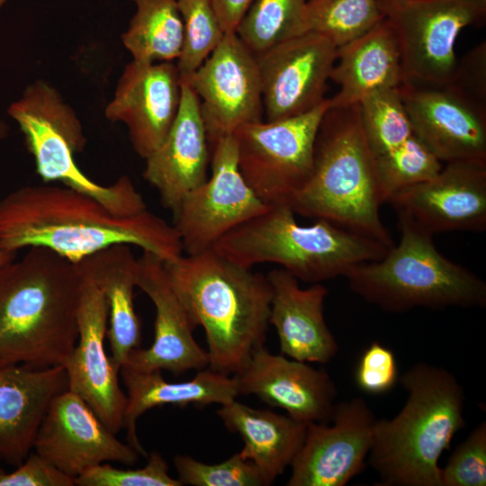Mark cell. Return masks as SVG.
Segmentation results:
<instances>
[{
	"label": "cell",
	"instance_id": "ab89813d",
	"mask_svg": "<svg viewBox=\"0 0 486 486\" xmlns=\"http://www.w3.org/2000/svg\"><path fill=\"white\" fill-rule=\"evenodd\" d=\"M75 478L63 472L37 453L31 454L10 473L0 478V486H73Z\"/></svg>",
	"mask_w": 486,
	"mask_h": 486
},
{
	"label": "cell",
	"instance_id": "f546056e",
	"mask_svg": "<svg viewBox=\"0 0 486 486\" xmlns=\"http://www.w3.org/2000/svg\"><path fill=\"white\" fill-rule=\"evenodd\" d=\"M383 19L377 0H310L302 15V33H319L339 48Z\"/></svg>",
	"mask_w": 486,
	"mask_h": 486
},
{
	"label": "cell",
	"instance_id": "60d3db41",
	"mask_svg": "<svg viewBox=\"0 0 486 486\" xmlns=\"http://www.w3.org/2000/svg\"><path fill=\"white\" fill-rule=\"evenodd\" d=\"M255 0H212L213 9L226 33H233Z\"/></svg>",
	"mask_w": 486,
	"mask_h": 486
},
{
	"label": "cell",
	"instance_id": "1f68e13d",
	"mask_svg": "<svg viewBox=\"0 0 486 486\" xmlns=\"http://www.w3.org/2000/svg\"><path fill=\"white\" fill-rule=\"evenodd\" d=\"M310 0H255L236 33L254 53L302 33V15Z\"/></svg>",
	"mask_w": 486,
	"mask_h": 486
},
{
	"label": "cell",
	"instance_id": "e575fe53",
	"mask_svg": "<svg viewBox=\"0 0 486 486\" xmlns=\"http://www.w3.org/2000/svg\"><path fill=\"white\" fill-rule=\"evenodd\" d=\"M174 465L183 485L192 486H268L257 467L236 453L216 464H203L189 455L176 454Z\"/></svg>",
	"mask_w": 486,
	"mask_h": 486
},
{
	"label": "cell",
	"instance_id": "44dd1931",
	"mask_svg": "<svg viewBox=\"0 0 486 486\" xmlns=\"http://www.w3.org/2000/svg\"><path fill=\"white\" fill-rule=\"evenodd\" d=\"M239 395H254L302 423H329L337 404V387L323 369H316L266 346L256 349L237 374Z\"/></svg>",
	"mask_w": 486,
	"mask_h": 486
},
{
	"label": "cell",
	"instance_id": "7bdbcfd3",
	"mask_svg": "<svg viewBox=\"0 0 486 486\" xmlns=\"http://www.w3.org/2000/svg\"><path fill=\"white\" fill-rule=\"evenodd\" d=\"M8 134L7 124L0 119V140L4 139Z\"/></svg>",
	"mask_w": 486,
	"mask_h": 486
},
{
	"label": "cell",
	"instance_id": "7c38bea8",
	"mask_svg": "<svg viewBox=\"0 0 486 486\" xmlns=\"http://www.w3.org/2000/svg\"><path fill=\"white\" fill-rule=\"evenodd\" d=\"M196 94L210 145L241 125L264 121L256 55L236 32L221 42L186 80Z\"/></svg>",
	"mask_w": 486,
	"mask_h": 486
},
{
	"label": "cell",
	"instance_id": "d590c367",
	"mask_svg": "<svg viewBox=\"0 0 486 486\" xmlns=\"http://www.w3.org/2000/svg\"><path fill=\"white\" fill-rule=\"evenodd\" d=\"M146 465L139 469H118L108 464L95 465L75 478L79 486H182L168 474V465L158 452L148 454Z\"/></svg>",
	"mask_w": 486,
	"mask_h": 486
},
{
	"label": "cell",
	"instance_id": "cb8c5ba5",
	"mask_svg": "<svg viewBox=\"0 0 486 486\" xmlns=\"http://www.w3.org/2000/svg\"><path fill=\"white\" fill-rule=\"evenodd\" d=\"M66 390L62 365L0 368V460L17 467L27 458L50 401Z\"/></svg>",
	"mask_w": 486,
	"mask_h": 486
},
{
	"label": "cell",
	"instance_id": "484cf974",
	"mask_svg": "<svg viewBox=\"0 0 486 486\" xmlns=\"http://www.w3.org/2000/svg\"><path fill=\"white\" fill-rule=\"evenodd\" d=\"M120 373L127 390V402L123 413V427L128 444L147 457L137 435L138 418L154 407L173 405L202 408L211 404H228L239 395L234 376L219 373L209 367L199 370L189 381L168 382L161 371L140 372L126 366Z\"/></svg>",
	"mask_w": 486,
	"mask_h": 486
},
{
	"label": "cell",
	"instance_id": "f1b7e54d",
	"mask_svg": "<svg viewBox=\"0 0 486 486\" xmlns=\"http://www.w3.org/2000/svg\"><path fill=\"white\" fill-rule=\"evenodd\" d=\"M137 11L122 35L138 63L173 62L180 55L183 21L177 0H131Z\"/></svg>",
	"mask_w": 486,
	"mask_h": 486
},
{
	"label": "cell",
	"instance_id": "4dcf8cb0",
	"mask_svg": "<svg viewBox=\"0 0 486 486\" xmlns=\"http://www.w3.org/2000/svg\"><path fill=\"white\" fill-rule=\"evenodd\" d=\"M358 105L374 162L394 155L415 136L399 87L374 94Z\"/></svg>",
	"mask_w": 486,
	"mask_h": 486
},
{
	"label": "cell",
	"instance_id": "f6af8a7d",
	"mask_svg": "<svg viewBox=\"0 0 486 486\" xmlns=\"http://www.w3.org/2000/svg\"><path fill=\"white\" fill-rule=\"evenodd\" d=\"M5 473V472L0 467V478Z\"/></svg>",
	"mask_w": 486,
	"mask_h": 486
},
{
	"label": "cell",
	"instance_id": "6da1fadb",
	"mask_svg": "<svg viewBox=\"0 0 486 486\" xmlns=\"http://www.w3.org/2000/svg\"><path fill=\"white\" fill-rule=\"evenodd\" d=\"M115 244L134 245L164 262L183 255L173 225L148 209L119 216L66 186L21 187L0 200V248H49L72 263Z\"/></svg>",
	"mask_w": 486,
	"mask_h": 486
},
{
	"label": "cell",
	"instance_id": "5bb4252c",
	"mask_svg": "<svg viewBox=\"0 0 486 486\" xmlns=\"http://www.w3.org/2000/svg\"><path fill=\"white\" fill-rule=\"evenodd\" d=\"M377 418L360 397L337 403L329 423L307 424L287 486H345L366 465Z\"/></svg>",
	"mask_w": 486,
	"mask_h": 486
},
{
	"label": "cell",
	"instance_id": "277c9868",
	"mask_svg": "<svg viewBox=\"0 0 486 486\" xmlns=\"http://www.w3.org/2000/svg\"><path fill=\"white\" fill-rule=\"evenodd\" d=\"M399 382L406 402L392 418L376 420L367 461L380 486H441L439 458L465 426L464 388L451 372L425 362Z\"/></svg>",
	"mask_w": 486,
	"mask_h": 486
},
{
	"label": "cell",
	"instance_id": "e0dca14e",
	"mask_svg": "<svg viewBox=\"0 0 486 486\" xmlns=\"http://www.w3.org/2000/svg\"><path fill=\"white\" fill-rule=\"evenodd\" d=\"M33 448L73 478L104 462L133 465L140 456L130 445L117 439L88 404L69 390L50 401Z\"/></svg>",
	"mask_w": 486,
	"mask_h": 486
},
{
	"label": "cell",
	"instance_id": "4fadbf2b",
	"mask_svg": "<svg viewBox=\"0 0 486 486\" xmlns=\"http://www.w3.org/2000/svg\"><path fill=\"white\" fill-rule=\"evenodd\" d=\"M337 49L326 37L307 32L255 54L264 121L302 114L324 102Z\"/></svg>",
	"mask_w": 486,
	"mask_h": 486
},
{
	"label": "cell",
	"instance_id": "7402d4cb",
	"mask_svg": "<svg viewBox=\"0 0 486 486\" xmlns=\"http://www.w3.org/2000/svg\"><path fill=\"white\" fill-rule=\"evenodd\" d=\"M211 158L199 100L182 82L176 120L160 146L145 159L143 177L158 191L163 207L174 211L189 192L207 180Z\"/></svg>",
	"mask_w": 486,
	"mask_h": 486
},
{
	"label": "cell",
	"instance_id": "7a4b0ae2",
	"mask_svg": "<svg viewBox=\"0 0 486 486\" xmlns=\"http://www.w3.org/2000/svg\"><path fill=\"white\" fill-rule=\"evenodd\" d=\"M77 264L32 247L0 268V368L63 365L78 338Z\"/></svg>",
	"mask_w": 486,
	"mask_h": 486
},
{
	"label": "cell",
	"instance_id": "ac0fdd59",
	"mask_svg": "<svg viewBox=\"0 0 486 486\" xmlns=\"http://www.w3.org/2000/svg\"><path fill=\"white\" fill-rule=\"evenodd\" d=\"M431 234L486 230V165L449 162L433 177L396 192L388 200Z\"/></svg>",
	"mask_w": 486,
	"mask_h": 486
},
{
	"label": "cell",
	"instance_id": "3957f363",
	"mask_svg": "<svg viewBox=\"0 0 486 486\" xmlns=\"http://www.w3.org/2000/svg\"><path fill=\"white\" fill-rule=\"evenodd\" d=\"M168 279L208 346L209 368L235 374L265 346L272 288L267 276L213 248L164 262Z\"/></svg>",
	"mask_w": 486,
	"mask_h": 486
},
{
	"label": "cell",
	"instance_id": "52a82bcc",
	"mask_svg": "<svg viewBox=\"0 0 486 486\" xmlns=\"http://www.w3.org/2000/svg\"><path fill=\"white\" fill-rule=\"evenodd\" d=\"M400 241L380 259L352 267L344 277L363 300L391 313L414 308H483L486 283L445 256L433 234L398 215Z\"/></svg>",
	"mask_w": 486,
	"mask_h": 486
},
{
	"label": "cell",
	"instance_id": "2e32d148",
	"mask_svg": "<svg viewBox=\"0 0 486 486\" xmlns=\"http://www.w3.org/2000/svg\"><path fill=\"white\" fill-rule=\"evenodd\" d=\"M79 270L83 284L77 310L78 338L62 366L67 374L68 390L82 398L116 435L123 427L127 395L119 385L120 368L104 349L108 305L95 283L80 267Z\"/></svg>",
	"mask_w": 486,
	"mask_h": 486
},
{
	"label": "cell",
	"instance_id": "ffe728a7",
	"mask_svg": "<svg viewBox=\"0 0 486 486\" xmlns=\"http://www.w3.org/2000/svg\"><path fill=\"white\" fill-rule=\"evenodd\" d=\"M182 81L173 62L126 65L105 109L106 118L123 122L134 151L148 158L163 142L177 115Z\"/></svg>",
	"mask_w": 486,
	"mask_h": 486
},
{
	"label": "cell",
	"instance_id": "d4e9b609",
	"mask_svg": "<svg viewBox=\"0 0 486 486\" xmlns=\"http://www.w3.org/2000/svg\"><path fill=\"white\" fill-rule=\"evenodd\" d=\"M329 79L339 91L328 108L359 104L365 98L402 84L400 51L395 32L384 18L367 32L337 49Z\"/></svg>",
	"mask_w": 486,
	"mask_h": 486
},
{
	"label": "cell",
	"instance_id": "4316f807",
	"mask_svg": "<svg viewBox=\"0 0 486 486\" xmlns=\"http://www.w3.org/2000/svg\"><path fill=\"white\" fill-rule=\"evenodd\" d=\"M102 291L108 305L107 338L112 359L121 368L140 347L141 325L134 306L138 258L128 244L103 248L76 263Z\"/></svg>",
	"mask_w": 486,
	"mask_h": 486
},
{
	"label": "cell",
	"instance_id": "5b68a950",
	"mask_svg": "<svg viewBox=\"0 0 486 486\" xmlns=\"http://www.w3.org/2000/svg\"><path fill=\"white\" fill-rule=\"evenodd\" d=\"M382 204L359 105L328 108L317 132L311 176L290 207L295 214L328 220L391 248L394 243L380 216Z\"/></svg>",
	"mask_w": 486,
	"mask_h": 486
},
{
	"label": "cell",
	"instance_id": "d6a6232c",
	"mask_svg": "<svg viewBox=\"0 0 486 486\" xmlns=\"http://www.w3.org/2000/svg\"><path fill=\"white\" fill-rule=\"evenodd\" d=\"M183 21V43L176 68L186 80L206 60L224 38L212 0H177Z\"/></svg>",
	"mask_w": 486,
	"mask_h": 486
},
{
	"label": "cell",
	"instance_id": "ba28073f",
	"mask_svg": "<svg viewBox=\"0 0 486 486\" xmlns=\"http://www.w3.org/2000/svg\"><path fill=\"white\" fill-rule=\"evenodd\" d=\"M7 113L19 125L36 172L44 183L60 182L96 199L119 216L147 210L129 176L102 185L77 167L74 155L83 151L86 138L75 111L50 84L37 80L27 86L21 97L9 105Z\"/></svg>",
	"mask_w": 486,
	"mask_h": 486
},
{
	"label": "cell",
	"instance_id": "ee69618b",
	"mask_svg": "<svg viewBox=\"0 0 486 486\" xmlns=\"http://www.w3.org/2000/svg\"><path fill=\"white\" fill-rule=\"evenodd\" d=\"M7 0H0V9L3 7V5L6 3Z\"/></svg>",
	"mask_w": 486,
	"mask_h": 486
},
{
	"label": "cell",
	"instance_id": "8992f818",
	"mask_svg": "<svg viewBox=\"0 0 486 486\" xmlns=\"http://www.w3.org/2000/svg\"><path fill=\"white\" fill-rule=\"evenodd\" d=\"M289 205L270 206L236 227L213 249L247 268L273 263L299 282L320 284L343 276L355 266L382 258L381 242L319 219L299 225Z\"/></svg>",
	"mask_w": 486,
	"mask_h": 486
},
{
	"label": "cell",
	"instance_id": "603a6c76",
	"mask_svg": "<svg viewBox=\"0 0 486 486\" xmlns=\"http://www.w3.org/2000/svg\"><path fill=\"white\" fill-rule=\"evenodd\" d=\"M266 276L272 288L269 324L276 331L281 354L301 362L328 363L338 344L324 316L328 289L321 284L302 288L281 267Z\"/></svg>",
	"mask_w": 486,
	"mask_h": 486
},
{
	"label": "cell",
	"instance_id": "74e56055",
	"mask_svg": "<svg viewBox=\"0 0 486 486\" xmlns=\"http://www.w3.org/2000/svg\"><path fill=\"white\" fill-rule=\"evenodd\" d=\"M397 360L393 352L374 341L362 354L356 373L359 389L369 394H382L399 382Z\"/></svg>",
	"mask_w": 486,
	"mask_h": 486
},
{
	"label": "cell",
	"instance_id": "9a60e30c",
	"mask_svg": "<svg viewBox=\"0 0 486 486\" xmlns=\"http://www.w3.org/2000/svg\"><path fill=\"white\" fill-rule=\"evenodd\" d=\"M399 92L415 135L442 163L486 165V107L449 84L402 83Z\"/></svg>",
	"mask_w": 486,
	"mask_h": 486
},
{
	"label": "cell",
	"instance_id": "836d02e7",
	"mask_svg": "<svg viewBox=\"0 0 486 486\" xmlns=\"http://www.w3.org/2000/svg\"><path fill=\"white\" fill-rule=\"evenodd\" d=\"M382 203L407 186L429 179L443 166L442 162L415 135L396 154L374 162Z\"/></svg>",
	"mask_w": 486,
	"mask_h": 486
},
{
	"label": "cell",
	"instance_id": "d6986e66",
	"mask_svg": "<svg viewBox=\"0 0 486 486\" xmlns=\"http://www.w3.org/2000/svg\"><path fill=\"white\" fill-rule=\"evenodd\" d=\"M137 287L155 306L154 340L148 348L132 349L122 366L140 372L166 370L175 376L208 367V353L193 334L197 326L174 290L164 261L143 251L138 258Z\"/></svg>",
	"mask_w": 486,
	"mask_h": 486
},
{
	"label": "cell",
	"instance_id": "83f0119b",
	"mask_svg": "<svg viewBox=\"0 0 486 486\" xmlns=\"http://www.w3.org/2000/svg\"><path fill=\"white\" fill-rule=\"evenodd\" d=\"M216 414L228 430L240 436L244 443L240 454L252 462L270 484L291 466L305 438L306 423L236 400L220 405Z\"/></svg>",
	"mask_w": 486,
	"mask_h": 486
},
{
	"label": "cell",
	"instance_id": "9c48e42d",
	"mask_svg": "<svg viewBox=\"0 0 486 486\" xmlns=\"http://www.w3.org/2000/svg\"><path fill=\"white\" fill-rule=\"evenodd\" d=\"M328 98L296 116L239 126L233 136L240 174L268 206L289 205L309 181L313 150Z\"/></svg>",
	"mask_w": 486,
	"mask_h": 486
},
{
	"label": "cell",
	"instance_id": "8d00e7d4",
	"mask_svg": "<svg viewBox=\"0 0 486 486\" xmlns=\"http://www.w3.org/2000/svg\"><path fill=\"white\" fill-rule=\"evenodd\" d=\"M441 486L486 485V422H481L440 469Z\"/></svg>",
	"mask_w": 486,
	"mask_h": 486
},
{
	"label": "cell",
	"instance_id": "30bf717a",
	"mask_svg": "<svg viewBox=\"0 0 486 486\" xmlns=\"http://www.w3.org/2000/svg\"><path fill=\"white\" fill-rule=\"evenodd\" d=\"M377 1L397 36L406 84H448L457 64V36L486 16V0Z\"/></svg>",
	"mask_w": 486,
	"mask_h": 486
},
{
	"label": "cell",
	"instance_id": "8fae6325",
	"mask_svg": "<svg viewBox=\"0 0 486 486\" xmlns=\"http://www.w3.org/2000/svg\"><path fill=\"white\" fill-rule=\"evenodd\" d=\"M269 207L240 174L237 144L231 134L212 145L211 176L172 211L173 226L183 252L195 255L212 249L230 230Z\"/></svg>",
	"mask_w": 486,
	"mask_h": 486
},
{
	"label": "cell",
	"instance_id": "b9f144b4",
	"mask_svg": "<svg viewBox=\"0 0 486 486\" xmlns=\"http://www.w3.org/2000/svg\"><path fill=\"white\" fill-rule=\"evenodd\" d=\"M17 251L0 248V268L15 259Z\"/></svg>",
	"mask_w": 486,
	"mask_h": 486
},
{
	"label": "cell",
	"instance_id": "f35d334b",
	"mask_svg": "<svg viewBox=\"0 0 486 486\" xmlns=\"http://www.w3.org/2000/svg\"><path fill=\"white\" fill-rule=\"evenodd\" d=\"M474 103L486 107V42L471 50L461 60L448 83Z\"/></svg>",
	"mask_w": 486,
	"mask_h": 486
}]
</instances>
